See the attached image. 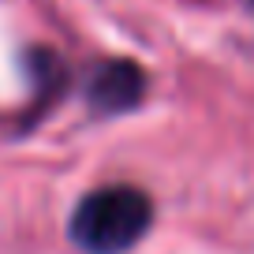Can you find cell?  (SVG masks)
<instances>
[{
    "label": "cell",
    "mask_w": 254,
    "mask_h": 254,
    "mask_svg": "<svg viewBox=\"0 0 254 254\" xmlns=\"http://www.w3.org/2000/svg\"><path fill=\"white\" fill-rule=\"evenodd\" d=\"M153 221V202L131 183L90 190L71 213V239L86 254H124L146 236Z\"/></svg>",
    "instance_id": "6da1fadb"
},
{
    "label": "cell",
    "mask_w": 254,
    "mask_h": 254,
    "mask_svg": "<svg viewBox=\"0 0 254 254\" xmlns=\"http://www.w3.org/2000/svg\"><path fill=\"white\" fill-rule=\"evenodd\" d=\"M146 90V75L131 60H109L90 79V105L97 112H127L135 109Z\"/></svg>",
    "instance_id": "7a4b0ae2"
}]
</instances>
